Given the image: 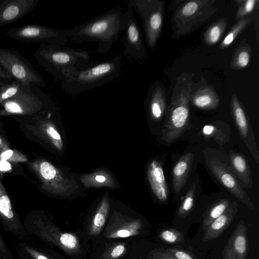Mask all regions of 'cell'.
Returning a JSON list of instances; mask_svg holds the SVG:
<instances>
[{
  "label": "cell",
  "mask_w": 259,
  "mask_h": 259,
  "mask_svg": "<svg viewBox=\"0 0 259 259\" xmlns=\"http://www.w3.org/2000/svg\"><path fill=\"white\" fill-rule=\"evenodd\" d=\"M126 17L120 8H114L71 28L70 38L75 43L97 41V52L105 54L124 30Z\"/></svg>",
  "instance_id": "6da1fadb"
},
{
  "label": "cell",
  "mask_w": 259,
  "mask_h": 259,
  "mask_svg": "<svg viewBox=\"0 0 259 259\" xmlns=\"http://www.w3.org/2000/svg\"><path fill=\"white\" fill-rule=\"evenodd\" d=\"M122 59V56L116 55L108 60L94 62L87 68L66 72L61 85L66 93L72 95L104 85L118 76Z\"/></svg>",
  "instance_id": "7a4b0ae2"
},
{
  "label": "cell",
  "mask_w": 259,
  "mask_h": 259,
  "mask_svg": "<svg viewBox=\"0 0 259 259\" xmlns=\"http://www.w3.org/2000/svg\"><path fill=\"white\" fill-rule=\"evenodd\" d=\"M37 64L60 82L65 73L88 68L94 62L89 52L41 44L33 54Z\"/></svg>",
  "instance_id": "3957f363"
},
{
  "label": "cell",
  "mask_w": 259,
  "mask_h": 259,
  "mask_svg": "<svg viewBox=\"0 0 259 259\" xmlns=\"http://www.w3.org/2000/svg\"><path fill=\"white\" fill-rule=\"evenodd\" d=\"M52 102L50 98L35 84H21L18 92L0 104V116L32 115Z\"/></svg>",
  "instance_id": "277c9868"
},
{
  "label": "cell",
  "mask_w": 259,
  "mask_h": 259,
  "mask_svg": "<svg viewBox=\"0 0 259 259\" xmlns=\"http://www.w3.org/2000/svg\"><path fill=\"white\" fill-rule=\"evenodd\" d=\"M0 66L22 84H33L44 88L46 86L42 76L17 51L0 47Z\"/></svg>",
  "instance_id": "5b68a950"
},
{
  "label": "cell",
  "mask_w": 259,
  "mask_h": 259,
  "mask_svg": "<svg viewBox=\"0 0 259 259\" xmlns=\"http://www.w3.org/2000/svg\"><path fill=\"white\" fill-rule=\"evenodd\" d=\"M71 29H59L37 24L11 28L6 36L26 42H41L62 46L70 38Z\"/></svg>",
  "instance_id": "8992f818"
},
{
  "label": "cell",
  "mask_w": 259,
  "mask_h": 259,
  "mask_svg": "<svg viewBox=\"0 0 259 259\" xmlns=\"http://www.w3.org/2000/svg\"><path fill=\"white\" fill-rule=\"evenodd\" d=\"M190 89H185L171 103L162 130V140L170 144L186 129L189 116Z\"/></svg>",
  "instance_id": "52a82bcc"
},
{
  "label": "cell",
  "mask_w": 259,
  "mask_h": 259,
  "mask_svg": "<svg viewBox=\"0 0 259 259\" xmlns=\"http://www.w3.org/2000/svg\"><path fill=\"white\" fill-rule=\"evenodd\" d=\"M133 10L138 14L148 46L153 49L159 36L162 23V11L159 3L149 0H128Z\"/></svg>",
  "instance_id": "ba28073f"
},
{
  "label": "cell",
  "mask_w": 259,
  "mask_h": 259,
  "mask_svg": "<svg viewBox=\"0 0 259 259\" xmlns=\"http://www.w3.org/2000/svg\"><path fill=\"white\" fill-rule=\"evenodd\" d=\"M127 3V8L124 12L126 25L124 34L121 38L124 48L123 55L130 60L141 61L146 57V50L140 28L134 16L133 8Z\"/></svg>",
  "instance_id": "9c48e42d"
},
{
  "label": "cell",
  "mask_w": 259,
  "mask_h": 259,
  "mask_svg": "<svg viewBox=\"0 0 259 259\" xmlns=\"http://www.w3.org/2000/svg\"><path fill=\"white\" fill-rule=\"evenodd\" d=\"M206 165L213 176L226 189L248 206L251 208L252 207L247 193L240 185L229 165L215 158L207 160Z\"/></svg>",
  "instance_id": "30bf717a"
},
{
  "label": "cell",
  "mask_w": 259,
  "mask_h": 259,
  "mask_svg": "<svg viewBox=\"0 0 259 259\" xmlns=\"http://www.w3.org/2000/svg\"><path fill=\"white\" fill-rule=\"evenodd\" d=\"M0 221L4 229L20 240L27 236L23 224L14 209L0 179Z\"/></svg>",
  "instance_id": "8fae6325"
},
{
  "label": "cell",
  "mask_w": 259,
  "mask_h": 259,
  "mask_svg": "<svg viewBox=\"0 0 259 259\" xmlns=\"http://www.w3.org/2000/svg\"><path fill=\"white\" fill-rule=\"evenodd\" d=\"M231 110L235 125L243 142L256 163L259 162V152L257 148L251 125L236 95L232 96Z\"/></svg>",
  "instance_id": "7c38bea8"
},
{
  "label": "cell",
  "mask_w": 259,
  "mask_h": 259,
  "mask_svg": "<svg viewBox=\"0 0 259 259\" xmlns=\"http://www.w3.org/2000/svg\"><path fill=\"white\" fill-rule=\"evenodd\" d=\"M39 0H0V26L15 23L31 12Z\"/></svg>",
  "instance_id": "4fadbf2b"
},
{
  "label": "cell",
  "mask_w": 259,
  "mask_h": 259,
  "mask_svg": "<svg viewBox=\"0 0 259 259\" xmlns=\"http://www.w3.org/2000/svg\"><path fill=\"white\" fill-rule=\"evenodd\" d=\"M147 177L151 189L156 197L161 201H167L169 191L160 161L153 160L150 162L147 168Z\"/></svg>",
  "instance_id": "5bb4252c"
},
{
  "label": "cell",
  "mask_w": 259,
  "mask_h": 259,
  "mask_svg": "<svg viewBox=\"0 0 259 259\" xmlns=\"http://www.w3.org/2000/svg\"><path fill=\"white\" fill-rule=\"evenodd\" d=\"M193 158V154L188 152L182 155L175 163L172 170V186L175 194H179L185 185Z\"/></svg>",
  "instance_id": "9a60e30c"
},
{
  "label": "cell",
  "mask_w": 259,
  "mask_h": 259,
  "mask_svg": "<svg viewBox=\"0 0 259 259\" xmlns=\"http://www.w3.org/2000/svg\"><path fill=\"white\" fill-rule=\"evenodd\" d=\"M230 166L237 178L243 184L245 187L251 189L253 182L251 171L248 163L244 156L231 151L228 155Z\"/></svg>",
  "instance_id": "2e32d148"
},
{
  "label": "cell",
  "mask_w": 259,
  "mask_h": 259,
  "mask_svg": "<svg viewBox=\"0 0 259 259\" xmlns=\"http://www.w3.org/2000/svg\"><path fill=\"white\" fill-rule=\"evenodd\" d=\"M148 97L150 117L154 121H159L163 116L166 106L162 89L160 86L152 88Z\"/></svg>",
  "instance_id": "e0dca14e"
},
{
  "label": "cell",
  "mask_w": 259,
  "mask_h": 259,
  "mask_svg": "<svg viewBox=\"0 0 259 259\" xmlns=\"http://www.w3.org/2000/svg\"><path fill=\"white\" fill-rule=\"evenodd\" d=\"M192 103L200 109H211L217 107L219 100L212 90L205 88L196 93L193 97Z\"/></svg>",
  "instance_id": "ac0fdd59"
},
{
  "label": "cell",
  "mask_w": 259,
  "mask_h": 259,
  "mask_svg": "<svg viewBox=\"0 0 259 259\" xmlns=\"http://www.w3.org/2000/svg\"><path fill=\"white\" fill-rule=\"evenodd\" d=\"M109 206L108 199L104 200L101 203L90 227L91 235L97 236L100 233L106 220Z\"/></svg>",
  "instance_id": "d6986e66"
},
{
  "label": "cell",
  "mask_w": 259,
  "mask_h": 259,
  "mask_svg": "<svg viewBox=\"0 0 259 259\" xmlns=\"http://www.w3.org/2000/svg\"><path fill=\"white\" fill-rule=\"evenodd\" d=\"M226 25L225 20L219 21L213 24L205 33L206 43L209 45L217 43L223 34Z\"/></svg>",
  "instance_id": "ffe728a7"
},
{
  "label": "cell",
  "mask_w": 259,
  "mask_h": 259,
  "mask_svg": "<svg viewBox=\"0 0 259 259\" xmlns=\"http://www.w3.org/2000/svg\"><path fill=\"white\" fill-rule=\"evenodd\" d=\"M250 49L247 46H241L235 52L232 60V66L235 69L246 67L250 61Z\"/></svg>",
  "instance_id": "44dd1931"
},
{
  "label": "cell",
  "mask_w": 259,
  "mask_h": 259,
  "mask_svg": "<svg viewBox=\"0 0 259 259\" xmlns=\"http://www.w3.org/2000/svg\"><path fill=\"white\" fill-rule=\"evenodd\" d=\"M202 133L205 137H211L221 147L226 142L228 137L225 133L219 127L213 125H206L202 130Z\"/></svg>",
  "instance_id": "7402d4cb"
},
{
  "label": "cell",
  "mask_w": 259,
  "mask_h": 259,
  "mask_svg": "<svg viewBox=\"0 0 259 259\" xmlns=\"http://www.w3.org/2000/svg\"><path fill=\"white\" fill-rule=\"evenodd\" d=\"M21 84L16 80L0 84V104L15 96L19 91Z\"/></svg>",
  "instance_id": "603a6c76"
},
{
  "label": "cell",
  "mask_w": 259,
  "mask_h": 259,
  "mask_svg": "<svg viewBox=\"0 0 259 259\" xmlns=\"http://www.w3.org/2000/svg\"><path fill=\"white\" fill-rule=\"evenodd\" d=\"M249 21V19L247 18H242L236 25H235L221 44L222 48L229 46L235 39L236 36L245 27Z\"/></svg>",
  "instance_id": "cb8c5ba5"
},
{
  "label": "cell",
  "mask_w": 259,
  "mask_h": 259,
  "mask_svg": "<svg viewBox=\"0 0 259 259\" xmlns=\"http://www.w3.org/2000/svg\"><path fill=\"white\" fill-rule=\"evenodd\" d=\"M139 225L136 222H133L128 225L124 226L119 229L113 231L108 235V238H125L134 236L138 234Z\"/></svg>",
  "instance_id": "d4e9b609"
},
{
  "label": "cell",
  "mask_w": 259,
  "mask_h": 259,
  "mask_svg": "<svg viewBox=\"0 0 259 259\" xmlns=\"http://www.w3.org/2000/svg\"><path fill=\"white\" fill-rule=\"evenodd\" d=\"M0 159L13 162H25L27 157L17 150L9 149L0 154Z\"/></svg>",
  "instance_id": "484cf974"
},
{
  "label": "cell",
  "mask_w": 259,
  "mask_h": 259,
  "mask_svg": "<svg viewBox=\"0 0 259 259\" xmlns=\"http://www.w3.org/2000/svg\"><path fill=\"white\" fill-rule=\"evenodd\" d=\"M196 185L193 184L187 191L181 206V210L187 212L192 208L195 198Z\"/></svg>",
  "instance_id": "4316f807"
},
{
  "label": "cell",
  "mask_w": 259,
  "mask_h": 259,
  "mask_svg": "<svg viewBox=\"0 0 259 259\" xmlns=\"http://www.w3.org/2000/svg\"><path fill=\"white\" fill-rule=\"evenodd\" d=\"M229 201L223 199L219 201L210 210L209 215L211 219H215L224 213L229 205Z\"/></svg>",
  "instance_id": "83f0119b"
},
{
  "label": "cell",
  "mask_w": 259,
  "mask_h": 259,
  "mask_svg": "<svg viewBox=\"0 0 259 259\" xmlns=\"http://www.w3.org/2000/svg\"><path fill=\"white\" fill-rule=\"evenodd\" d=\"M256 1L247 0L240 6L237 14V19H242L243 17L251 13L253 10Z\"/></svg>",
  "instance_id": "f1b7e54d"
},
{
  "label": "cell",
  "mask_w": 259,
  "mask_h": 259,
  "mask_svg": "<svg viewBox=\"0 0 259 259\" xmlns=\"http://www.w3.org/2000/svg\"><path fill=\"white\" fill-rule=\"evenodd\" d=\"M0 257L2 259H14L0 233Z\"/></svg>",
  "instance_id": "f546056e"
},
{
  "label": "cell",
  "mask_w": 259,
  "mask_h": 259,
  "mask_svg": "<svg viewBox=\"0 0 259 259\" xmlns=\"http://www.w3.org/2000/svg\"><path fill=\"white\" fill-rule=\"evenodd\" d=\"M198 4L195 1H190L185 5L182 8V13L184 16H189L194 14L197 10Z\"/></svg>",
  "instance_id": "4dcf8cb0"
},
{
  "label": "cell",
  "mask_w": 259,
  "mask_h": 259,
  "mask_svg": "<svg viewBox=\"0 0 259 259\" xmlns=\"http://www.w3.org/2000/svg\"><path fill=\"white\" fill-rule=\"evenodd\" d=\"M234 246L236 250L240 254L244 253L246 249V240L242 235L237 236L234 241Z\"/></svg>",
  "instance_id": "1f68e13d"
},
{
  "label": "cell",
  "mask_w": 259,
  "mask_h": 259,
  "mask_svg": "<svg viewBox=\"0 0 259 259\" xmlns=\"http://www.w3.org/2000/svg\"><path fill=\"white\" fill-rule=\"evenodd\" d=\"M227 219V214H222L214 220L211 224V228L214 230H218L222 228L226 224Z\"/></svg>",
  "instance_id": "d6a6232c"
},
{
  "label": "cell",
  "mask_w": 259,
  "mask_h": 259,
  "mask_svg": "<svg viewBox=\"0 0 259 259\" xmlns=\"http://www.w3.org/2000/svg\"><path fill=\"white\" fill-rule=\"evenodd\" d=\"M125 251V247L123 244H118L110 251L109 257L112 259L117 258L121 256Z\"/></svg>",
  "instance_id": "836d02e7"
},
{
  "label": "cell",
  "mask_w": 259,
  "mask_h": 259,
  "mask_svg": "<svg viewBox=\"0 0 259 259\" xmlns=\"http://www.w3.org/2000/svg\"><path fill=\"white\" fill-rule=\"evenodd\" d=\"M15 80L13 77L0 66V84Z\"/></svg>",
  "instance_id": "e575fe53"
},
{
  "label": "cell",
  "mask_w": 259,
  "mask_h": 259,
  "mask_svg": "<svg viewBox=\"0 0 259 259\" xmlns=\"http://www.w3.org/2000/svg\"><path fill=\"white\" fill-rule=\"evenodd\" d=\"M161 237L165 241L169 243H174L177 240L176 235L172 232L169 230L162 232Z\"/></svg>",
  "instance_id": "d590c367"
},
{
  "label": "cell",
  "mask_w": 259,
  "mask_h": 259,
  "mask_svg": "<svg viewBox=\"0 0 259 259\" xmlns=\"http://www.w3.org/2000/svg\"><path fill=\"white\" fill-rule=\"evenodd\" d=\"M10 149V146L5 139L0 136V154Z\"/></svg>",
  "instance_id": "8d00e7d4"
},
{
  "label": "cell",
  "mask_w": 259,
  "mask_h": 259,
  "mask_svg": "<svg viewBox=\"0 0 259 259\" xmlns=\"http://www.w3.org/2000/svg\"><path fill=\"white\" fill-rule=\"evenodd\" d=\"M175 255L178 259H192L190 255L181 251H177Z\"/></svg>",
  "instance_id": "74e56055"
},
{
  "label": "cell",
  "mask_w": 259,
  "mask_h": 259,
  "mask_svg": "<svg viewBox=\"0 0 259 259\" xmlns=\"http://www.w3.org/2000/svg\"><path fill=\"white\" fill-rule=\"evenodd\" d=\"M96 180L99 183H103L106 180V178L103 176H97L95 178Z\"/></svg>",
  "instance_id": "f35d334b"
},
{
  "label": "cell",
  "mask_w": 259,
  "mask_h": 259,
  "mask_svg": "<svg viewBox=\"0 0 259 259\" xmlns=\"http://www.w3.org/2000/svg\"></svg>",
  "instance_id": "ab89813d"
}]
</instances>
